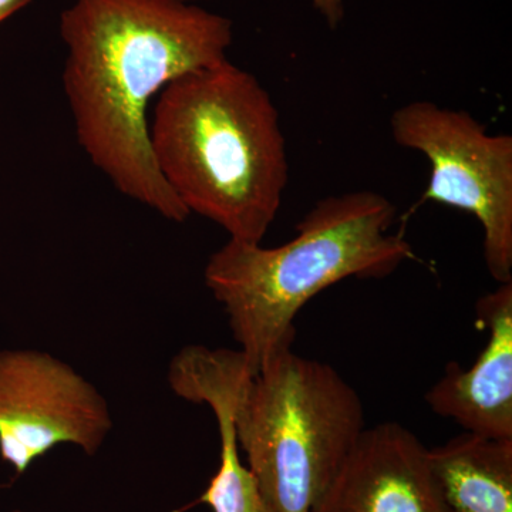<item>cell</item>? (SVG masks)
I'll list each match as a JSON object with an SVG mask.
<instances>
[{
    "mask_svg": "<svg viewBox=\"0 0 512 512\" xmlns=\"http://www.w3.org/2000/svg\"><path fill=\"white\" fill-rule=\"evenodd\" d=\"M234 420L272 512H311L366 429L362 399L338 370L292 348L245 377Z\"/></svg>",
    "mask_w": 512,
    "mask_h": 512,
    "instance_id": "obj_4",
    "label": "cell"
},
{
    "mask_svg": "<svg viewBox=\"0 0 512 512\" xmlns=\"http://www.w3.org/2000/svg\"><path fill=\"white\" fill-rule=\"evenodd\" d=\"M148 131L158 170L190 214L261 244L289 164L279 111L254 74L227 59L178 77L158 94Z\"/></svg>",
    "mask_w": 512,
    "mask_h": 512,
    "instance_id": "obj_2",
    "label": "cell"
},
{
    "mask_svg": "<svg viewBox=\"0 0 512 512\" xmlns=\"http://www.w3.org/2000/svg\"><path fill=\"white\" fill-rule=\"evenodd\" d=\"M252 375L241 350L191 345L171 360L168 383L181 399L207 404L220 433V467L198 498L212 512H272L258 481L242 461L234 407L239 387Z\"/></svg>",
    "mask_w": 512,
    "mask_h": 512,
    "instance_id": "obj_8",
    "label": "cell"
},
{
    "mask_svg": "<svg viewBox=\"0 0 512 512\" xmlns=\"http://www.w3.org/2000/svg\"><path fill=\"white\" fill-rule=\"evenodd\" d=\"M181 2L195 3V5H197L198 2H207V0H181Z\"/></svg>",
    "mask_w": 512,
    "mask_h": 512,
    "instance_id": "obj_13",
    "label": "cell"
},
{
    "mask_svg": "<svg viewBox=\"0 0 512 512\" xmlns=\"http://www.w3.org/2000/svg\"><path fill=\"white\" fill-rule=\"evenodd\" d=\"M476 313L487 329V345L468 369L447 363L426 403L467 433L512 439V282L481 296Z\"/></svg>",
    "mask_w": 512,
    "mask_h": 512,
    "instance_id": "obj_9",
    "label": "cell"
},
{
    "mask_svg": "<svg viewBox=\"0 0 512 512\" xmlns=\"http://www.w3.org/2000/svg\"><path fill=\"white\" fill-rule=\"evenodd\" d=\"M60 36L64 94L86 156L121 194L187 221L154 161L148 106L178 77L228 59L232 20L181 0H74Z\"/></svg>",
    "mask_w": 512,
    "mask_h": 512,
    "instance_id": "obj_1",
    "label": "cell"
},
{
    "mask_svg": "<svg viewBox=\"0 0 512 512\" xmlns=\"http://www.w3.org/2000/svg\"><path fill=\"white\" fill-rule=\"evenodd\" d=\"M396 217L379 192L330 195L281 247L229 239L210 256L205 285L254 375L275 352L292 348L296 315L318 293L346 278H386L416 258L402 232H390Z\"/></svg>",
    "mask_w": 512,
    "mask_h": 512,
    "instance_id": "obj_3",
    "label": "cell"
},
{
    "mask_svg": "<svg viewBox=\"0 0 512 512\" xmlns=\"http://www.w3.org/2000/svg\"><path fill=\"white\" fill-rule=\"evenodd\" d=\"M9 512H23V511H20V510H13V511H9Z\"/></svg>",
    "mask_w": 512,
    "mask_h": 512,
    "instance_id": "obj_14",
    "label": "cell"
},
{
    "mask_svg": "<svg viewBox=\"0 0 512 512\" xmlns=\"http://www.w3.org/2000/svg\"><path fill=\"white\" fill-rule=\"evenodd\" d=\"M113 429L106 397L40 350H0V458L22 476L53 448L96 456Z\"/></svg>",
    "mask_w": 512,
    "mask_h": 512,
    "instance_id": "obj_6",
    "label": "cell"
},
{
    "mask_svg": "<svg viewBox=\"0 0 512 512\" xmlns=\"http://www.w3.org/2000/svg\"><path fill=\"white\" fill-rule=\"evenodd\" d=\"M394 143L429 160L420 202L474 215L483 228L485 266L498 284L512 282V137L488 133L464 110L429 100L404 104L390 117Z\"/></svg>",
    "mask_w": 512,
    "mask_h": 512,
    "instance_id": "obj_5",
    "label": "cell"
},
{
    "mask_svg": "<svg viewBox=\"0 0 512 512\" xmlns=\"http://www.w3.org/2000/svg\"><path fill=\"white\" fill-rule=\"evenodd\" d=\"M311 3L330 29H338L345 19V0H311Z\"/></svg>",
    "mask_w": 512,
    "mask_h": 512,
    "instance_id": "obj_11",
    "label": "cell"
},
{
    "mask_svg": "<svg viewBox=\"0 0 512 512\" xmlns=\"http://www.w3.org/2000/svg\"><path fill=\"white\" fill-rule=\"evenodd\" d=\"M427 451L396 421L363 430L311 512H451Z\"/></svg>",
    "mask_w": 512,
    "mask_h": 512,
    "instance_id": "obj_7",
    "label": "cell"
},
{
    "mask_svg": "<svg viewBox=\"0 0 512 512\" xmlns=\"http://www.w3.org/2000/svg\"><path fill=\"white\" fill-rule=\"evenodd\" d=\"M427 458L451 512H512V439L464 431Z\"/></svg>",
    "mask_w": 512,
    "mask_h": 512,
    "instance_id": "obj_10",
    "label": "cell"
},
{
    "mask_svg": "<svg viewBox=\"0 0 512 512\" xmlns=\"http://www.w3.org/2000/svg\"><path fill=\"white\" fill-rule=\"evenodd\" d=\"M32 0H0V22L8 19L10 15L25 8Z\"/></svg>",
    "mask_w": 512,
    "mask_h": 512,
    "instance_id": "obj_12",
    "label": "cell"
}]
</instances>
